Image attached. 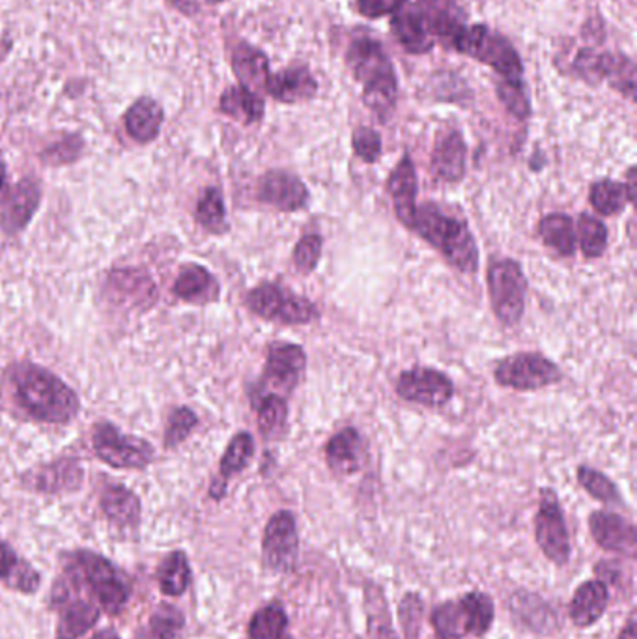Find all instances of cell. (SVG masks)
Returning <instances> with one entry per match:
<instances>
[{
    "mask_svg": "<svg viewBox=\"0 0 637 639\" xmlns=\"http://www.w3.org/2000/svg\"><path fill=\"white\" fill-rule=\"evenodd\" d=\"M8 380L17 406L34 421L66 425L79 413V397L74 389L43 366L20 363L10 368Z\"/></svg>",
    "mask_w": 637,
    "mask_h": 639,
    "instance_id": "6da1fadb",
    "label": "cell"
},
{
    "mask_svg": "<svg viewBox=\"0 0 637 639\" xmlns=\"http://www.w3.org/2000/svg\"><path fill=\"white\" fill-rule=\"evenodd\" d=\"M410 230L436 249L460 274H477L480 253L472 228L464 220L452 217L439 204L428 200L417 206Z\"/></svg>",
    "mask_w": 637,
    "mask_h": 639,
    "instance_id": "7a4b0ae2",
    "label": "cell"
},
{
    "mask_svg": "<svg viewBox=\"0 0 637 639\" xmlns=\"http://www.w3.org/2000/svg\"><path fill=\"white\" fill-rule=\"evenodd\" d=\"M66 574L83 591L92 594L93 602L109 615H116L126 607L132 586L126 576L100 553L79 550L67 555Z\"/></svg>",
    "mask_w": 637,
    "mask_h": 639,
    "instance_id": "3957f363",
    "label": "cell"
},
{
    "mask_svg": "<svg viewBox=\"0 0 637 639\" xmlns=\"http://www.w3.org/2000/svg\"><path fill=\"white\" fill-rule=\"evenodd\" d=\"M496 619L490 594L470 591L457 600L434 607L430 623L438 639H483Z\"/></svg>",
    "mask_w": 637,
    "mask_h": 639,
    "instance_id": "277c9868",
    "label": "cell"
},
{
    "mask_svg": "<svg viewBox=\"0 0 637 639\" xmlns=\"http://www.w3.org/2000/svg\"><path fill=\"white\" fill-rule=\"evenodd\" d=\"M486 287L491 311L503 327L519 326L525 314L527 277L519 260L511 256L494 259L486 272Z\"/></svg>",
    "mask_w": 637,
    "mask_h": 639,
    "instance_id": "5b68a950",
    "label": "cell"
},
{
    "mask_svg": "<svg viewBox=\"0 0 637 639\" xmlns=\"http://www.w3.org/2000/svg\"><path fill=\"white\" fill-rule=\"evenodd\" d=\"M246 306L254 316L285 326H305L320 318L314 301L299 296L279 283H260L246 296Z\"/></svg>",
    "mask_w": 637,
    "mask_h": 639,
    "instance_id": "8992f818",
    "label": "cell"
},
{
    "mask_svg": "<svg viewBox=\"0 0 637 639\" xmlns=\"http://www.w3.org/2000/svg\"><path fill=\"white\" fill-rule=\"evenodd\" d=\"M451 47L459 53L494 67L503 80H522L524 66L519 51L504 36L494 33L485 25L462 28Z\"/></svg>",
    "mask_w": 637,
    "mask_h": 639,
    "instance_id": "52a82bcc",
    "label": "cell"
},
{
    "mask_svg": "<svg viewBox=\"0 0 637 639\" xmlns=\"http://www.w3.org/2000/svg\"><path fill=\"white\" fill-rule=\"evenodd\" d=\"M499 387L519 393H532L563 380V371L555 361L540 352H516L499 361L494 368Z\"/></svg>",
    "mask_w": 637,
    "mask_h": 639,
    "instance_id": "ba28073f",
    "label": "cell"
},
{
    "mask_svg": "<svg viewBox=\"0 0 637 639\" xmlns=\"http://www.w3.org/2000/svg\"><path fill=\"white\" fill-rule=\"evenodd\" d=\"M535 539L551 563L564 566L571 561V535L566 529L558 493L551 488L540 490V503L535 516Z\"/></svg>",
    "mask_w": 637,
    "mask_h": 639,
    "instance_id": "9c48e42d",
    "label": "cell"
},
{
    "mask_svg": "<svg viewBox=\"0 0 637 639\" xmlns=\"http://www.w3.org/2000/svg\"><path fill=\"white\" fill-rule=\"evenodd\" d=\"M79 587L64 574L53 591V606L59 612L57 639H79L100 621L101 607L83 597Z\"/></svg>",
    "mask_w": 637,
    "mask_h": 639,
    "instance_id": "30bf717a",
    "label": "cell"
},
{
    "mask_svg": "<svg viewBox=\"0 0 637 639\" xmlns=\"http://www.w3.org/2000/svg\"><path fill=\"white\" fill-rule=\"evenodd\" d=\"M395 393L399 399L423 408H444L454 399L457 387L451 376L430 368L413 366L399 374L395 381Z\"/></svg>",
    "mask_w": 637,
    "mask_h": 639,
    "instance_id": "8fae6325",
    "label": "cell"
},
{
    "mask_svg": "<svg viewBox=\"0 0 637 639\" xmlns=\"http://www.w3.org/2000/svg\"><path fill=\"white\" fill-rule=\"evenodd\" d=\"M92 446L105 464L118 469H142L153 460V447L148 441L126 436L111 423L96 425Z\"/></svg>",
    "mask_w": 637,
    "mask_h": 639,
    "instance_id": "7c38bea8",
    "label": "cell"
},
{
    "mask_svg": "<svg viewBox=\"0 0 637 639\" xmlns=\"http://www.w3.org/2000/svg\"><path fill=\"white\" fill-rule=\"evenodd\" d=\"M299 555L298 522L292 511H277L262 537V563L275 574H290Z\"/></svg>",
    "mask_w": 637,
    "mask_h": 639,
    "instance_id": "4fadbf2b",
    "label": "cell"
},
{
    "mask_svg": "<svg viewBox=\"0 0 637 639\" xmlns=\"http://www.w3.org/2000/svg\"><path fill=\"white\" fill-rule=\"evenodd\" d=\"M257 199L275 212L296 213L309 206L311 193L305 181L301 180L298 174L288 173L283 168H273L264 176H260L257 184Z\"/></svg>",
    "mask_w": 637,
    "mask_h": 639,
    "instance_id": "5bb4252c",
    "label": "cell"
},
{
    "mask_svg": "<svg viewBox=\"0 0 637 639\" xmlns=\"http://www.w3.org/2000/svg\"><path fill=\"white\" fill-rule=\"evenodd\" d=\"M307 371V352L292 342H275L267 348L264 384L279 389L280 397L298 389Z\"/></svg>",
    "mask_w": 637,
    "mask_h": 639,
    "instance_id": "9a60e30c",
    "label": "cell"
},
{
    "mask_svg": "<svg viewBox=\"0 0 637 639\" xmlns=\"http://www.w3.org/2000/svg\"><path fill=\"white\" fill-rule=\"evenodd\" d=\"M346 62L353 77L359 83H363V87L397 79L391 61L378 41L369 40V38L353 41L346 53Z\"/></svg>",
    "mask_w": 637,
    "mask_h": 639,
    "instance_id": "2e32d148",
    "label": "cell"
},
{
    "mask_svg": "<svg viewBox=\"0 0 637 639\" xmlns=\"http://www.w3.org/2000/svg\"><path fill=\"white\" fill-rule=\"evenodd\" d=\"M589 529L595 542L605 552L623 553L626 557L636 555V526L621 514L595 511L589 516Z\"/></svg>",
    "mask_w": 637,
    "mask_h": 639,
    "instance_id": "e0dca14e",
    "label": "cell"
},
{
    "mask_svg": "<svg viewBox=\"0 0 637 639\" xmlns=\"http://www.w3.org/2000/svg\"><path fill=\"white\" fill-rule=\"evenodd\" d=\"M417 191V168L412 158L405 153L387 178V193L391 197L392 210L405 228H412L415 220Z\"/></svg>",
    "mask_w": 637,
    "mask_h": 639,
    "instance_id": "ac0fdd59",
    "label": "cell"
},
{
    "mask_svg": "<svg viewBox=\"0 0 637 639\" xmlns=\"http://www.w3.org/2000/svg\"><path fill=\"white\" fill-rule=\"evenodd\" d=\"M391 30L392 36L410 54H425L434 49L436 38L428 27V21L415 2L405 0L404 4L392 14Z\"/></svg>",
    "mask_w": 637,
    "mask_h": 639,
    "instance_id": "d6986e66",
    "label": "cell"
},
{
    "mask_svg": "<svg viewBox=\"0 0 637 639\" xmlns=\"http://www.w3.org/2000/svg\"><path fill=\"white\" fill-rule=\"evenodd\" d=\"M327 467L337 477H350L361 472L366 459V443L358 428L346 426L333 434L326 443Z\"/></svg>",
    "mask_w": 637,
    "mask_h": 639,
    "instance_id": "ffe728a7",
    "label": "cell"
},
{
    "mask_svg": "<svg viewBox=\"0 0 637 639\" xmlns=\"http://www.w3.org/2000/svg\"><path fill=\"white\" fill-rule=\"evenodd\" d=\"M109 296L120 305L150 306L158 298V287L152 277L137 267L114 270L107 277Z\"/></svg>",
    "mask_w": 637,
    "mask_h": 639,
    "instance_id": "44dd1931",
    "label": "cell"
},
{
    "mask_svg": "<svg viewBox=\"0 0 637 639\" xmlns=\"http://www.w3.org/2000/svg\"><path fill=\"white\" fill-rule=\"evenodd\" d=\"M467 147L457 129L439 135L432 150L430 171L434 178L444 184H460L465 178Z\"/></svg>",
    "mask_w": 637,
    "mask_h": 639,
    "instance_id": "7402d4cb",
    "label": "cell"
},
{
    "mask_svg": "<svg viewBox=\"0 0 637 639\" xmlns=\"http://www.w3.org/2000/svg\"><path fill=\"white\" fill-rule=\"evenodd\" d=\"M40 200L41 191L38 181L33 178L21 180L2 202L4 204L0 215L2 230L7 234L21 233L33 220L34 213L40 206Z\"/></svg>",
    "mask_w": 637,
    "mask_h": 639,
    "instance_id": "603a6c76",
    "label": "cell"
},
{
    "mask_svg": "<svg viewBox=\"0 0 637 639\" xmlns=\"http://www.w3.org/2000/svg\"><path fill=\"white\" fill-rule=\"evenodd\" d=\"M610 604V591L602 579H587L574 591L571 600V621L578 628H589L602 619Z\"/></svg>",
    "mask_w": 637,
    "mask_h": 639,
    "instance_id": "cb8c5ba5",
    "label": "cell"
},
{
    "mask_svg": "<svg viewBox=\"0 0 637 639\" xmlns=\"http://www.w3.org/2000/svg\"><path fill=\"white\" fill-rule=\"evenodd\" d=\"M25 480L36 492L60 493L77 490L83 483V469L75 459H60L53 464L30 472Z\"/></svg>",
    "mask_w": 637,
    "mask_h": 639,
    "instance_id": "d4e9b609",
    "label": "cell"
},
{
    "mask_svg": "<svg viewBox=\"0 0 637 639\" xmlns=\"http://www.w3.org/2000/svg\"><path fill=\"white\" fill-rule=\"evenodd\" d=\"M273 100L280 103H299L309 101L318 92V83L307 67H286L279 74L270 75L266 88Z\"/></svg>",
    "mask_w": 637,
    "mask_h": 639,
    "instance_id": "484cf974",
    "label": "cell"
},
{
    "mask_svg": "<svg viewBox=\"0 0 637 639\" xmlns=\"http://www.w3.org/2000/svg\"><path fill=\"white\" fill-rule=\"evenodd\" d=\"M254 451H257V446H254V438L251 434L238 433L234 436L226 447L223 459H221L220 477L213 480L212 487H210V496L213 500L221 501L225 498L228 480L251 464Z\"/></svg>",
    "mask_w": 637,
    "mask_h": 639,
    "instance_id": "4316f807",
    "label": "cell"
},
{
    "mask_svg": "<svg viewBox=\"0 0 637 639\" xmlns=\"http://www.w3.org/2000/svg\"><path fill=\"white\" fill-rule=\"evenodd\" d=\"M417 7L428 21L434 38L445 41V46H452L454 38L465 27L464 14L457 0H419Z\"/></svg>",
    "mask_w": 637,
    "mask_h": 639,
    "instance_id": "83f0119b",
    "label": "cell"
},
{
    "mask_svg": "<svg viewBox=\"0 0 637 639\" xmlns=\"http://www.w3.org/2000/svg\"><path fill=\"white\" fill-rule=\"evenodd\" d=\"M163 121H165L163 106L152 98H140L127 109L124 126H126L127 135L135 142L148 145L160 137Z\"/></svg>",
    "mask_w": 637,
    "mask_h": 639,
    "instance_id": "f1b7e54d",
    "label": "cell"
},
{
    "mask_svg": "<svg viewBox=\"0 0 637 639\" xmlns=\"http://www.w3.org/2000/svg\"><path fill=\"white\" fill-rule=\"evenodd\" d=\"M174 293L187 303H210L220 298V283L207 267L187 264L174 283Z\"/></svg>",
    "mask_w": 637,
    "mask_h": 639,
    "instance_id": "f546056e",
    "label": "cell"
},
{
    "mask_svg": "<svg viewBox=\"0 0 637 639\" xmlns=\"http://www.w3.org/2000/svg\"><path fill=\"white\" fill-rule=\"evenodd\" d=\"M0 584L23 594H33L40 589L38 571L27 561L21 560L7 542H0Z\"/></svg>",
    "mask_w": 637,
    "mask_h": 639,
    "instance_id": "4dcf8cb0",
    "label": "cell"
},
{
    "mask_svg": "<svg viewBox=\"0 0 637 639\" xmlns=\"http://www.w3.org/2000/svg\"><path fill=\"white\" fill-rule=\"evenodd\" d=\"M233 70L238 77L239 85L251 88L254 92L259 88H266L267 79L272 75L266 54L257 47L249 46L246 41L234 47Z\"/></svg>",
    "mask_w": 637,
    "mask_h": 639,
    "instance_id": "1f68e13d",
    "label": "cell"
},
{
    "mask_svg": "<svg viewBox=\"0 0 637 639\" xmlns=\"http://www.w3.org/2000/svg\"><path fill=\"white\" fill-rule=\"evenodd\" d=\"M220 111L234 121L241 122L243 126H252L264 118L266 105L259 92L243 85H236V87L226 88L221 96Z\"/></svg>",
    "mask_w": 637,
    "mask_h": 639,
    "instance_id": "d6a6232c",
    "label": "cell"
},
{
    "mask_svg": "<svg viewBox=\"0 0 637 639\" xmlns=\"http://www.w3.org/2000/svg\"><path fill=\"white\" fill-rule=\"evenodd\" d=\"M538 236L546 247L563 259H572L578 251L574 220L566 213L553 212L538 221Z\"/></svg>",
    "mask_w": 637,
    "mask_h": 639,
    "instance_id": "836d02e7",
    "label": "cell"
},
{
    "mask_svg": "<svg viewBox=\"0 0 637 639\" xmlns=\"http://www.w3.org/2000/svg\"><path fill=\"white\" fill-rule=\"evenodd\" d=\"M101 511L111 524L118 527H135L140 519V501L129 488L109 485L100 498Z\"/></svg>",
    "mask_w": 637,
    "mask_h": 639,
    "instance_id": "e575fe53",
    "label": "cell"
},
{
    "mask_svg": "<svg viewBox=\"0 0 637 639\" xmlns=\"http://www.w3.org/2000/svg\"><path fill=\"white\" fill-rule=\"evenodd\" d=\"M259 433L264 440L277 441L288 433V402L279 393H262L254 402Z\"/></svg>",
    "mask_w": 637,
    "mask_h": 639,
    "instance_id": "d590c367",
    "label": "cell"
},
{
    "mask_svg": "<svg viewBox=\"0 0 637 639\" xmlns=\"http://www.w3.org/2000/svg\"><path fill=\"white\" fill-rule=\"evenodd\" d=\"M512 615L537 632H551L558 626V617L550 606H546V602L538 599L537 594L524 591L512 594Z\"/></svg>",
    "mask_w": 637,
    "mask_h": 639,
    "instance_id": "8d00e7d4",
    "label": "cell"
},
{
    "mask_svg": "<svg viewBox=\"0 0 637 639\" xmlns=\"http://www.w3.org/2000/svg\"><path fill=\"white\" fill-rule=\"evenodd\" d=\"M155 576H158L161 593L166 597H179V594L186 593L191 586V578H193L186 552L174 550L168 553L158 566Z\"/></svg>",
    "mask_w": 637,
    "mask_h": 639,
    "instance_id": "74e56055",
    "label": "cell"
},
{
    "mask_svg": "<svg viewBox=\"0 0 637 639\" xmlns=\"http://www.w3.org/2000/svg\"><path fill=\"white\" fill-rule=\"evenodd\" d=\"M574 228H576V243L585 259L595 260L604 256L608 251V240H610L604 221L598 220L591 213L582 212L578 221L574 223Z\"/></svg>",
    "mask_w": 637,
    "mask_h": 639,
    "instance_id": "f35d334b",
    "label": "cell"
},
{
    "mask_svg": "<svg viewBox=\"0 0 637 639\" xmlns=\"http://www.w3.org/2000/svg\"><path fill=\"white\" fill-rule=\"evenodd\" d=\"M366 621H369V638L399 639L392 628L391 613L387 606L386 594L382 587L369 584L365 587Z\"/></svg>",
    "mask_w": 637,
    "mask_h": 639,
    "instance_id": "ab89813d",
    "label": "cell"
},
{
    "mask_svg": "<svg viewBox=\"0 0 637 639\" xmlns=\"http://www.w3.org/2000/svg\"><path fill=\"white\" fill-rule=\"evenodd\" d=\"M186 623L184 613L171 604H160L155 607L147 623L140 626L135 639H176Z\"/></svg>",
    "mask_w": 637,
    "mask_h": 639,
    "instance_id": "60d3db41",
    "label": "cell"
},
{
    "mask_svg": "<svg viewBox=\"0 0 637 639\" xmlns=\"http://www.w3.org/2000/svg\"><path fill=\"white\" fill-rule=\"evenodd\" d=\"M589 204L600 215L615 217L619 213H623L624 208L630 202L626 197L623 181L604 178V180L592 181L589 187Z\"/></svg>",
    "mask_w": 637,
    "mask_h": 639,
    "instance_id": "b9f144b4",
    "label": "cell"
},
{
    "mask_svg": "<svg viewBox=\"0 0 637 639\" xmlns=\"http://www.w3.org/2000/svg\"><path fill=\"white\" fill-rule=\"evenodd\" d=\"M288 615L279 602H270L252 615L247 626L249 639H283L286 636Z\"/></svg>",
    "mask_w": 637,
    "mask_h": 639,
    "instance_id": "7bdbcfd3",
    "label": "cell"
},
{
    "mask_svg": "<svg viewBox=\"0 0 637 639\" xmlns=\"http://www.w3.org/2000/svg\"><path fill=\"white\" fill-rule=\"evenodd\" d=\"M197 223L207 228L208 233L223 234L228 230L226 223V208L223 193L217 187H208L197 204Z\"/></svg>",
    "mask_w": 637,
    "mask_h": 639,
    "instance_id": "ee69618b",
    "label": "cell"
},
{
    "mask_svg": "<svg viewBox=\"0 0 637 639\" xmlns=\"http://www.w3.org/2000/svg\"><path fill=\"white\" fill-rule=\"evenodd\" d=\"M576 477H578V483L585 492L600 503H605V505H621L623 503L617 485L604 473L598 472L595 467L579 466Z\"/></svg>",
    "mask_w": 637,
    "mask_h": 639,
    "instance_id": "f6af8a7d",
    "label": "cell"
},
{
    "mask_svg": "<svg viewBox=\"0 0 637 639\" xmlns=\"http://www.w3.org/2000/svg\"><path fill=\"white\" fill-rule=\"evenodd\" d=\"M498 98L514 118L527 121L532 116V103L525 92L524 80H499Z\"/></svg>",
    "mask_w": 637,
    "mask_h": 639,
    "instance_id": "bcb514c9",
    "label": "cell"
},
{
    "mask_svg": "<svg viewBox=\"0 0 637 639\" xmlns=\"http://www.w3.org/2000/svg\"><path fill=\"white\" fill-rule=\"evenodd\" d=\"M324 251V238L320 234H305L292 251V264L301 275H311L318 267Z\"/></svg>",
    "mask_w": 637,
    "mask_h": 639,
    "instance_id": "7dc6e473",
    "label": "cell"
},
{
    "mask_svg": "<svg viewBox=\"0 0 637 639\" xmlns=\"http://www.w3.org/2000/svg\"><path fill=\"white\" fill-rule=\"evenodd\" d=\"M83 148H85V142L80 139V135H64V137L57 140L54 145L47 147L46 150L40 153V158L46 165H51V167L70 165V163L79 160Z\"/></svg>",
    "mask_w": 637,
    "mask_h": 639,
    "instance_id": "c3c4849f",
    "label": "cell"
},
{
    "mask_svg": "<svg viewBox=\"0 0 637 639\" xmlns=\"http://www.w3.org/2000/svg\"><path fill=\"white\" fill-rule=\"evenodd\" d=\"M199 425V417L193 410L189 408H176L171 417H168V425L165 430V447L173 449V447L179 446L182 441L187 440V436L193 433L195 428Z\"/></svg>",
    "mask_w": 637,
    "mask_h": 639,
    "instance_id": "681fc988",
    "label": "cell"
},
{
    "mask_svg": "<svg viewBox=\"0 0 637 639\" xmlns=\"http://www.w3.org/2000/svg\"><path fill=\"white\" fill-rule=\"evenodd\" d=\"M400 626L405 639H417L423 621V600L417 593L405 594L399 606Z\"/></svg>",
    "mask_w": 637,
    "mask_h": 639,
    "instance_id": "f907efd6",
    "label": "cell"
},
{
    "mask_svg": "<svg viewBox=\"0 0 637 639\" xmlns=\"http://www.w3.org/2000/svg\"><path fill=\"white\" fill-rule=\"evenodd\" d=\"M352 147L359 160L372 165L382 155V137L371 127H358L352 135Z\"/></svg>",
    "mask_w": 637,
    "mask_h": 639,
    "instance_id": "816d5d0a",
    "label": "cell"
},
{
    "mask_svg": "<svg viewBox=\"0 0 637 639\" xmlns=\"http://www.w3.org/2000/svg\"><path fill=\"white\" fill-rule=\"evenodd\" d=\"M353 2H355V10L363 17L379 20L384 15L395 14L405 0H353Z\"/></svg>",
    "mask_w": 637,
    "mask_h": 639,
    "instance_id": "f5cc1de1",
    "label": "cell"
},
{
    "mask_svg": "<svg viewBox=\"0 0 637 639\" xmlns=\"http://www.w3.org/2000/svg\"><path fill=\"white\" fill-rule=\"evenodd\" d=\"M168 7L184 15H195L200 12V0H166Z\"/></svg>",
    "mask_w": 637,
    "mask_h": 639,
    "instance_id": "db71d44e",
    "label": "cell"
},
{
    "mask_svg": "<svg viewBox=\"0 0 637 639\" xmlns=\"http://www.w3.org/2000/svg\"><path fill=\"white\" fill-rule=\"evenodd\" d=\"M624 189H626V197H628V202L634 204L636 202V167L628 168V173H626V181H623Z\"/></svg>",
    "mask_w": 637,
    "mask_h": 639,
    "instance_id": "11a10c76",
    "label": "cell"
},
{
    "mask_svg": "<svg viewBox=\"0 0 637 639\" xmlns=\"http://www.w3.org/2000/svg\"><path fill=\"white\" fill-rule=\"evenodd\" d=\"M619 639H636V621H634V613L628 617V623L623 628V632L619 634Z\"/></svg>",
    "mask_w": 637,
    "mask_h": 639,
    "instance_id": "9f6ffc18",
    "label": "cell"
},
{
    "mask_svg": "<svg viewBox=\"0 0 637 639\" xmlns=\"http://www.w3.org/2000/svg\"><path fill=\"white\" fill-rule=\"evenodd\" d=\"M10 189H8L7 171L4 165H0V204L7 200Z\"/></svg>",
    "mask_w": 637,
    "mask_h": 639,
    "instance_id": "6f0895ef",
    "label": "cell"
},
{
    "mask_svg": "<svg viewBox=\"0 0 637 639\" xmlns=\"http://www.w3.org/2000/svg\"><path fill=\"white\" fill-rule=\"evenodd\" d=\"M10 49H12V41L4 40V38L0 36V61H4V59H7V54L10 53Z\"/></svg>",
    "mask_w": 637,
    "mask_h": 639,
    "instance_id": "680465c9",
    "label": "cell"
},
{
    "mask_svg": "<svg viewBox=\"0 0 637 639\" xmlns=\"http://www.w3.org/2000/svg\"><path fill=\"white\" fill-rule=\"evenodd\" d=\"M92 639H120V636L114 630H101Z\"/></svg>",
    "mask_w": 637,
    "mask_h": 639,
    "instance_id": "91938a15",
    "label": "cell"
},
{
    "mask_svg": "<svg viewBox=\"0 0 637 639\" xmlns=\"http://www.w3.org/2000/svg\"><path fill=\"white\" fill-rule=\"evenodd\" d=\"M208 2H210V4H220L223 0H208Z\"/></svg>",
    "mask_w": 637,
    "mask_h": 639,
    "instance_id": "94428289",
    "label": "cell"
},
{
    "mask_svg": "<svg viewBox=\"0 0 637 639\" xmlns=\"http://www.w3.org/2000/svg\"><path fill=\"white\" fill-rule=\"evenodd\" d=\"M283 639H290V638H286V636H285V638H283Z\"/></svg>",
    "mask_w": 637,
    "mask_h": 639,
    "instance_id": "6125c7cd",
    "label": "cell"
}]
</instances>
